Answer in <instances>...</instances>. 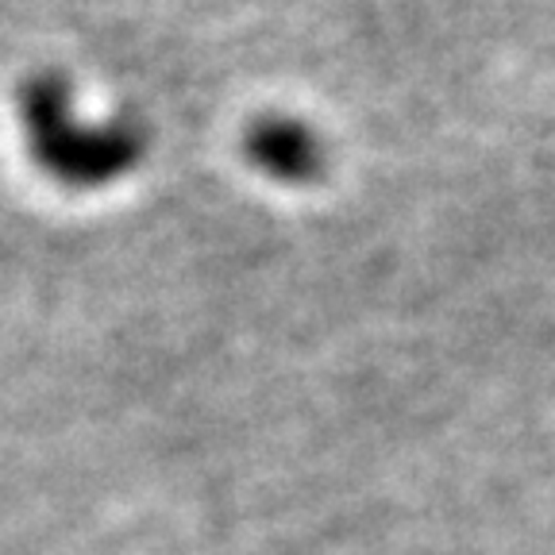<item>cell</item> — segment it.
Masks as SVG:
<instances>
[{
    "label": "cell",
    "mask_w": 555,
    "mask_h": 555,
    "mask_svg": "<svg viewBox=\"0 0 555 555\" xmlns=\"http://www.w3.org/2000/svg\"><path fill=\"white\" fill-rule=\"evenodd\" d=\"M31 163L66 190H101L131 173L147 155V131L131 116L81 124L74 116V89L62 74H31L16 93Z\"/></svg>",
    "instance_id": "1"
},
{
    "label": "cell",
    "mask_w": 555,
    "mask_h": 555,
    "mask_svg": "<svg viewBox=\"0 0 555 555\" xmlns=\"http://www.w3.org/2000/svg\"><path fill=\"white\" fill-rule=\"evenodd\" d=\"M243 158L274 182L309 185L324 173V139L297 116H259L243 131Z\"/></svg>",
    "instance_id": "2"
}]
</instances>
